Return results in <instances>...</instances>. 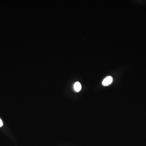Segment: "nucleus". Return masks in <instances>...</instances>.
I'll return each mask as SVG.
<instances>
[{"instance_id":"7ed1b4c3","label":"nucleus","mask_w":146,"mask_h":146,"mask_svg":"<svg viewBox=\"0 0 146 146\" xmlns=\"http://www.w3.org/2000/svg\"><path fill=\"white\" fill-rule=\"evenodd\" d=\"M3 125V123L1 119H0V127L2 126Z\"/></svg>"},{"instance_id":"f257e3e1","label":"nucleus","mask_w":146,"mask_h":146,"mask_svg":"<svg viewBox=\"0 0 146 146\" xmlns=\"http://www.w3.org/2000/svg\"><path fill=\"white\" fill-rule=\"evenodd\" d=\"M113 81V78L110 76L106 77L102 82V85L104 86H108L110 85Z\"/></svg>"},{"instance_id":"f03ea898","label":"nucleus","mask_w":146,"mask_h":146,"mask_svg":"<svg viewBox=\"0 0 146 146\" xmlns=\"http://www.w3.org/2000/svg\"><path fill=\"white\" fill-rule=\"evenodd\" d=\"M82 86L79 82H76L74 84V89L76 92H79L81 90Z\"/></svg>"}]
</instances>
